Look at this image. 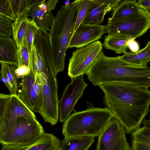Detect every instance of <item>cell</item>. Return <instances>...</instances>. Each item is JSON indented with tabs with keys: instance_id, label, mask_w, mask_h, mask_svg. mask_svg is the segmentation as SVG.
<instances>
[{
	"instance_id": "obj_33",
	"label": "cell",
	"mask_w": 150,
	"mask_h": 150,
	"mask_svg": "<svg viewBox=\"0 0 150 150\" xmlns=\"http://www.w3.org/2000/svg\"><path fill=\"white\" fill-rule=\"evenodd\" d=\"M31 145L25 146L13 144L4 145H2L1 150H27Z\"/></svg>"
},
{
	"instance_id": "obj_5",
	"label": "cell",
	"mask_w": 150,
	"mask_h": 150,
	"mask_svg": "<svg viewBox=\"0 0 150 150\" xmlns=\"http://www.w3.org/2000/svg\"><path fill=\"white\" fill-rule=\"evenodd\" d=\"M34 76L40 84L42 91L41 105L39 113L45 122L54 125L59 119L56 76L54 73L47 76L43 73H36Z\"/></svg>"
},
{
	"instance_id": "obj_8",
	"label": "cell",
	"mask_w": 150,
	"mask_h": 150,
	"mask_svg": "<svg viewBox=\"0 0 150 150\" xmlns=\"http://www.w3.org/2000/svg\"><path fill=\"white\" fill-rule=\"evenodd\" d=\"M102 51V44L98 40L73 51L69 60L68 76L73 79L86 74Z\"/></svg>"
},
{
	"instance_id": "obj_16",
	"label": "cell",
	"mask_w": 150,
	"mask_h": 150,
	"mask_svg": "<svg viewBox=\"0 0 150 150\" xmlns=\"http://www.w3.org/2000/svg\"><path fill=\"white\" fill-rule=\"evenodd\" d=\"M18 48L14 40L10 37L0 36V62L18 67L17 57Z\"/></svg>"
},
{
	"instance_id": "obj_1",
	"label": "cell",
	"mask_w": 150,
	"mask_h": 150,
	"mask_svg": "<svg viewBox=\"0 0 150 150\" xmlns=\"http://www.w3.org/2000/svg\"><path fill=\"white\" fill-rule=\"evenodd\" d=\"M103 103L131 134L140 127L150 110V91L148 88L125 82L103 83Z\"/></svg>"
},
{
	"instance_id": "obj_34",
	"label": "cell",
	"mask_w": 150,
	"mask_h": 150,
	"mask_svg": "<svg viewBox=\"0 0 150 150\" xmlns=\"http://www.w3.org/2000/svg\"><path fill=\"white\" fill-rule=\"evenodd\" d=\"M127 45L128 48L132 53H136L139 51V45L133 38H131L128 41Z\"/></svg>"
},
{
	"instance_id": "obj_36",
	"label": "cell",
	"mask_w": 150,
	"mask_h": 150,
	"mask_svg": "<svg viewBox=\"0 0 150 150\" xmlns=\"http://www.w3.org/2000/svg\"><path fill=\"white\" fill-rule=\"evenodd\" d=\"M144 118L143 120L142 124L144 126L150 129V120H146Z\"/></svg>"
},
{
	"instance_id": "obj_32",
	"label": "cell",
	"mask_w": 150,
	"mask_h": 150,
	"mask_svg": "<svg viewBox=\"0 0 150 150\" xmlns=\"http://www.w3.org/2000/svg\"><path fill=\"white\" fill-rule=\"evenodd\" d=\"M30 73V68L25 65L17 67L15 70V74L18 79H22L25 76L29 75Z\"/></svg>"
},
{
	"instance_id": "obj_27",
	"label": "cell",
	"mask_w": 150,
	"mask_h": 150,
	"mask_svg": "<svg viewBox=\"0 0 150 150\" xmlns=\"http://www.w3.org/2000/svg\"><path fill=\"white\" fill-rule=\"evenodd\" d=\"M30 51L27 40L25 35L22 47L18 49L17 54L18 67L25 65L30 68L29 53Z\"/></svg>"
},
{
	"instance_id": "obj_23",
	"label": "cell",
	"mask_w": 150,
	"mask_h": 150,
	"mask_svg": "<svg viewBox=\"0 0 150 150\" xmlns=\"http://www.w3.org/2000/svg\"><path fill=\"white\" fill-rule=\"evenodd\" d=\"M121 56L122 59L128 63L135 65L148 66L150 61V41L148 42L146 46L136 53L125 52Z\"/></svg>"
},
{
	"instance_id": "obj_20",
	"label": "cell",
	"mask_w": 150,
	"mask_h": 150,
	"mask_svg": "<svg viewBox=\"0 0 150 150\" xmlns=\"http://www.w3.org/2000/svg\"><path fill=\"white\" fill-rule=\"evenodd\" d=\"M131 38H133L116 33H109L105 37L102 46L105 49L112 50L115 53H124L128 48L127 42Z\"/></svg>"
},
{
	"instance_id": "obj_35",
	"label": "cell",
	"mask_w": 150,
	"mask_h": 150,
	"mask_svg": "<svg viewBox=\"0 0 150 150\" xmlns=\"http://www.w3.org/2000/svg\"><path fill=\"white\" fill-rule=\"evenodd\" d=\"M137 1L139 6L141 8H150V0H139Z\"/></svg>"
},
{
	"instance_id": "obj_31",
	"label": "cell",
	"mask_w": 150,
	"mask_h": 150,
	"mask_svg": "<svg viewBox=\"0 0 150 150\" xmlns=\"http://www.w3.org/2000/svg\"><path fill=\"white\" fill-rule=\"evenodd\" d=\"M0 14L14 21L15 18L9 0H0Z\"/></svg>"
},
{
	"instance_id": "obj_21",
	"label": "cell",
	"mask_w": 150,
	"mask_h": 150,
	"mask_svg": "<svg viewBox=\"0 0 150 150\" xmlns=\"http://www.w3.org/2000/svg\"><path fill=\"white\" fill-rule=\"evenodd\" d=\"M94 138L84 136L64 138L59 150H88L95 141Z\"/></svg>"
},
{
	"instance_id": "obj_6",
	"label": "cell",
	"mask_w": 150,
	"mask_h": 150,
	"mask_svg": "<svg viewBox=\"0 0 150 150\" xmlns=\"http://www.w3.org/2000/svg\"><path fill=\"white\" fill-rule=\"evenodd\" d=\"M105 26L108 34L116 33L135 39L150 28V18L142 8L137 13L107 22Z\"/></svg>"
},
{
	"instance_id": "obj_14",
	"label": "cell",
	"mask_w": 150,
	"mask_h": 150,
	"mask_svg": "<svg viewBox=\"0 0 150 150\" xmlns=\"http://www.w3.org/2000/svg\"><path fill=\"white\" fill-rule=\"evenodd\" d=\"M35 76L30 72L22 79L21 88L17 94L22 101L32 111L39 113L41 103L34 85Z\"/></svg>"
},
{
	"instance_id": "obj_9",
	"label": "cell",
	"mask_w": 150,
	"mask_h": 150,
	"mask_svg": "<svg viewBox=\"0 0 150 150\" xmlns=\"http://www.w3.org/2000/svg\"><path fill=\"white\" fill-rule=\"evenodd\" d=\"M126 133L123 125L112 118L98 137L96 150H130Z\"/></svg>"
},
{
	"instance_id": "obj_22",
	"label": "cell",
	"mask_w": 150,
	"mask_h": 150,
	"mask_svg": "<svg viewBox=\"0 0 150 150\" xmlns=\"http://www.w3.org/2000/svg\"><path fill=\"white\" fill-rule=\"evenodd\" d=\"M142 9L137 1H122L112 13V16L108 18L107 22L137 13Z\"/></svg>"
},
{
	"instance_id": "obj_38",
	"label": "cell",
	"mask_w": 150,
	"mask_h": 150,
	"mask_svg": "<svg viewBox=\"0 0 150 150\" xmlns=\"http://www.w3.org/2000/svg\"><path fill=\"white\" fill-rule=\"evenodd\" d=\"M70 0L66 1L65 2V4L64 6L66 7H68L69 6L70 4Z\"/></svg>"
},
{
	"instance_id": "obj_37",
	"label": "cell",
	"mask_w": 150,
	"mask_h": 150,
	"mask_svg": "<svg viewBox=\"0 0 150 150\" xmlns=\"http://www.w3.org/2000/svg\"><path fill=\"white\" fill-rule=\"evenodd\" d=\"M142 8L144 10L150 18V8Z\"/></svg>"
},
{
	"instance_id": "obj_15",
	"label": "cell",
	"mask_w": 150,
	"mask_h": 150,
	"mask_svg": "<svg viewBox=\"0 0 150 150\" xmlns=\"http://www.w3.org/2000/svg\"><path fill=\"white\" fill-rule=\"evenodd\" d=\"M48 33L47 31L40 28L35 35L34 45L48 67L52 69L51 50Z\"/></svg>"
},
{
	"instance_id": "obj_30",
	"label": "cell",
	"mask_w": 150,
	"mask_h": 150,
	"mask_svg": "<svg viewBox=\"0 0 150 150\" xmlns=\"http://www.w3.org/2000/svg\"><path fill=\"white\" fill-rule=\"evenodd\" d=\"M12 21L0 14V36L10 37L12 34Z\"/></svg>"
},
{
	"instance_id": "obj_39",
	"label": "cell",
	"mask_w": 150,
	"mask_h": 150,
	"mask_svg": "<svg viewBox=\"0 0 150 150\" xmlns=\"http://www.w3.org/2000/svg\"></svg>"
},
{
	"instance_id": "obj_19",
	"label": "cell",
	"mask_w": 150,
	"mask_h": 150,
	"mask_svg": "<svg viewBox=\"0 0 150 150\" xmlns=\"http://www.w3.org/2000/svg\"><path fill=\"white\" fill-rule=\"evenodd\" d=\"M30 9H27L20 15L12 23L13 38L18 49L21 48L23 45Z\"/></svg>"
},
{
	"instance_id": "obj_26",
	"label": "cell",
	"mask_w": 150,
	"mask_h": 150,
	"mask_svg": "<svg viewBox=\"0 0 150 150\" xmlns=\"http://www.w3.org/2000/svg\"><path fill=\"white\" fill-rule=\"evenodd\" d=\"M40 0H9L16 19L28 9L31 8Z\"/></svg>"
},
{
	"instance_id": "obj_11",
	"label": "cell",
	"mask_w": 150,
	"mask_h": 150,
	"mask_svg": "<svg viewBox=\"0 0 150 150\" xmlns=\"http://www.w3.org/2000/svg\"><path fill=\"white\" fill-rule=\"evenodd\" d=\"M106 32L105 26L82 23L72 35L68 48L78 49L98 40Z\"/></svg>"
},
{
	"instance_id": "obj_7",
	"label": "cell",
	"mask_w": 150,
	"mask_h": 150,
	"mask_svg": "<svg viewBox=\"0 0 150 150\" xmlns=\"http://www.w3.org/2000/svg\"><path fill=\"white\" fill-rule=\"evenodd\" d=\"M24 117L37 119L33 112L20 99L18 94H0V136L17 118Z\"/></svg>"
},
{
	"instance_id": "obj_10",
	"label": "cell",
	"mask_w": 150,
	"mask_h": 150,
	"mask_svg": "<svg viewBox=\"0 0 150 150\" xmlns=\"http://www.w3.org/2000/svg\"><path fill=\"white\" fill-rule=\"evenodd\" d=\"M83 75L71 79V82L65 87L62 98L59 100V114L60 122H64L74 110L78 100L83 96L84 89L88 86L83 80Z\"/></svg>"
},
{
	"instance_id": "obj_2",
	"label": "cell",
	"mask_w": 150,
	"mask_h": 150,
	"mask_svg": "<svg viewBox=\"0 0 150 150\" xmlns=\"http://www.w3.org/2000/svg\"><path fill=\"white\" fill-rule=\"evenodd\" d=\"M78 4V0H76L68 7L62 6L48 33L51 50L52 65L56 76L64 69L66 51L75 27Z\"/></svg>"
},
{
	"instance_id": "obj_24",
	"label": "cell",
	"mask_w": 150,
	"mask_h": 150,
	"mask_svg": "<svg viewBox=\"0 0 150 150\" xmlns=\"http://www.w3.org/2000/svg\"><path fill=\"white\" fill-rule=\"evenodd\" d=\"M61 144L60 140L52 134L45 133L27 150H58Z\"/></svg>"
},
{
	"instance_id": "obj_25",
	"label": "cell",
	"mask_w": 150,
	"mask_h": 150,
	"mask_svg": "<svg viewBox=\"0 0 150 150\" xmlns=\"http://www.w3.org/2000/svg\"><path fill=\"white\" fill-rule=\"evenodd\" d=\"M29 66L30 71L34 75L36 73H43L47 76L54 73L43 60L34 45L29 53Z\"/></svg>"
},
{
	"instance_id": "obj_18",
	"label": "cell",
	"mask_w": 150,
	"mask_h": 150,
	"mask_svg": "<svg viewBox=\"0 0 150 150\" xmlns=\"http://www.w3.org/2000/svg\"><path fill=\"white\" fill-rule=\"evenodd\" d=\"M130 150H150V129L144 126L131 133Z\"/></svg>"
},
{
	"instance_id": "obj_4",
	"label": "cell",
	"mask_w": 150,
	"mask_h": 150,
	"mask_svg": "<svg viewBox=\"0 0 150 150\" xmlns=\"http://www.w3.org/2000/svg\"><path fill=\"white\" fill-rule=\"evenodd\" d=\"M45 133L37 119L19 117L14 120L0 136V143L2 146H29L35 143Z\"/></svg>"
},
{
	"instance_id": "obj_17",
	"label": "cell",
	"mask_w": 150,
	"mask_h": 150,
	"mask_svg": "<svg viewBox=\"0 0 150 150\" xmlns=\"http://www.w3.org/2000/svg\"><path fill=\"white\" fill-rule=\"evenodd\" d=\"M0 78L10 92V94H17L18 91V80L15 70L17 66L9 63L1 62Z\"/></svg>"
},
{
	"instance_id": "obj_29",
	"label": "cell",
	"mask_w": 150,
	"mask_h": 150,
	"mask_svg": "<svg viewBox=\"0 0 150 150\" xmlns=\"http://www.w3.org/2000/svg\"><path fill=\"white\" fill-rule=\"evenodd\" d=\"M90 0H78L77 18L72 35L79 25L82 22L86 13Z\"/></svg>"
},
{
	"instance_id": "obj_28",
	"label": "cell",
	"mask_w": 150,
	"mask_h": 150,
	"mask_svg": "<svg viewBox=\"0 0 150 150\" xmlns=\"http://www.w3.org/2000/svg\"><path fill=\"white\" fill-rule=\"evenodd\" d=\"M39 29V28L35 22L28 17L25 35L30 51L34 46L35 38L36 33Z\"/></svg>"
},
{
	"instance_id": "obj_13",
	"label": "cell",
	"mask_w": 150,
	"mask_h": 150,
	"mask_svg": "<svg viewBox=\"0 0 150 150\" xmlns=\"http://www.w3.org/2000/svg\"><path fill=\"white\" fill-rule=\"evenodd\" d=\"M121 0H91L82 23L91 25H101L105 15L114 11Z\"/></svg>"
},
{
	"instance_id": "obj_12",
	"label": "cell",
	"mask_w": 150,
	"mask_h": 150,
	"mask_svg": "<svg viewBox=\"0 0 150 150\" xmlns=\"http://www.w3.org/2000/svg\"><path fill=\"white\" fill-rule=\"evenodd\" d=\"M58 0H40L30 9L29 16L40 28L50 31L55 18L52 11Z\"/></svg>"
},
{
	"instance_id": "obj_3",
	"label": "cell",
	"mask_w": 150,
	"mask_h": 150,
	"mask_svg": "<svg viewBox=\"0 0 150 150\" xmlns=\"http://www.w3.org/2000/svg\"><path fill=\"white\" fill-rule=\"evenodd\" d=\"M87 108L71 114L64 122L62 133L64 138L75 137L99 136L111 119L114 117L107 107L102 108L94 106L87 101Z\"/></svg>"
}]
</instances>
